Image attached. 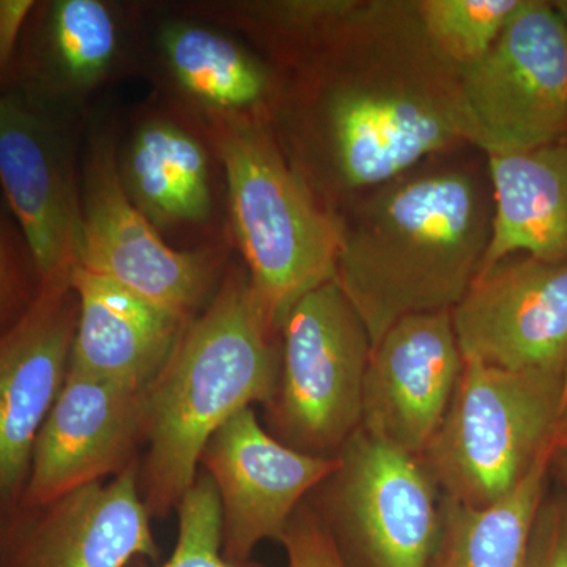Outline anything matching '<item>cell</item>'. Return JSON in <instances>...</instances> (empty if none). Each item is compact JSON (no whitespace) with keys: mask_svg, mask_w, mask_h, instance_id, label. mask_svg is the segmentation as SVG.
I'll return each instance as SVG.
<instances>
[{"mask_svg":"<svg viewBox=\"0 0 567 567\" xmlns=\"http://www.w3.org/2000/svg\"><path fill=\"white\" fill-rule=\"evenodd\" d=\"M223 164L230 223L264 315L279 331L306 293L333 281L342 221L290 162L271 123L207 117Z\"/></svg>","mask_w":567,"mask_h":567,"instance_id":"277c9868","label":"cell"},{"mask_svg":"<svg viewBox=\"0 0 567 567\" xmlns=\"http://www.w3.org/2000/svg\"><path fill=\"white\" fill-rule=\"evenodd\" d=\"M0 91H2V89H0Z\"/></svg>","mask_w":567,"mask_h":567,"instance_id":"d6a6232c","label":"cell"},{"mask_svg":"<svg viewBox=\"0 0 567 567\" xmlns=\"http://www.w3.org/2000/svg\"><path fill=\"white\" fill-rule=\"evenodd\" d=\"M338 457L311 456L275 439L254 406L230 417L208 440L199 472L221 507V548L229 561H251L265 540L281 543L293 514L334 472Z\"/></svg>","mask_w":567,"mask_h":567,"instance_id":"30bf717a","label":"cell"},{"mask_svg":"<svg viewBox=\"0 0 567 567\" xmlns=\"http://www.w3.org/2000/svg\"><path fill=\"white\" fill-rule=\"evenodd\" d=\"M464 364L451 311L399 320L372 346L360 429L402 453L423 456Z\"/></svg>","mask_w":567,"mask_h":567,"instance_id":"2e32d148","label":"cell"},{"mask_svg":"<svg viewBox=\"0 0 567 567\" xmlns=\"http://www.w3.org/2000/svg\"><path fill=\"white\" fill-rule=\"evenodd\" d=\"M39 284L28 241L11 212L0 205V333L20 319Z\"/></svg>","mask_w":567,"mask_h":567,"instance_id":"484cf974","label":"cell"},{"mask_svg":"<svg viewBox=\"0 0 567 567\" xmlns=\"http://www.w3.org/2000/svg\"><path fill=\"white\" fill-rule=\"evenodd\" d=\"M550 475L557 476L561 491L567 495V447L555 450L551 457Z\"/></svg>","mask_w":567,"mask_h":567,"instance_id":"f546056e","label":"cell"},{"mask_svg":"<svg viewBox=\"0 0 567 567\" xmlns=\"http://www.w3.org/2000/svg\"><path fill=\"white\" fill-rule=\"evenodd\" d=\"M271 123L290 162L327 205L472 147L461 70L434 50L415 2L406 0H361L282 81Z\"/></svg>","mask_w":567,"mask_h":567,"instance_id":"6da1fadb","label":"cell"},{"mask_svg":"<svg viewBox=\"0 0 567 567\" xmlns=\"http://www.w3.org/2000/svg\"><path fill=\"white\" fill-rule=\"evenodd\" d=\"M158 561L140 462L48 505L0 509V567H128Z\"/></svg>","mask_w":567,"mask_h":567,"instance_id":"8fae6325","label":"cell"},{"mask_svg":"<svg viewBox=\"0 0 567 567\" xmlns=\"http://www.w3.org/2000/svg\"><path fill=\"white\" fill-rule=\"evenodd\" d=\"M567 406V368L507 371L465 361L421 461L440 494L486 507L524 480L554 443Z\"/></svg>","mask_w":567,"mask_h":567,"instance_id":"5b68a950","label":"cell"},{"mask_svg":"<svg viewBox=\"0 0 567 567\" xmlns=\"http://www.w3.org/2000/svg\"><path fill=\"white\" fill-rule=\"evenodd\" d=\"M78 319L71 274L51 276L0 333V509L21 502L33 443L69 375Z\"/></svg>","mask_w":567,"mask_h":567,"instance_id":"5bb4252c","label":"cell"},{"mask_svg":"<svg viewBox=\"0 0 567 567\" xmlns=\"http://www.w3.org/2000/svg\"><path fill=\"white\" fill-rule=\"evenodd\" d=\"M522 567H567V495L544 496L537 509Z\"/></svg>","mask_w":567,"mask_h":567,"instance_id":"4316f807","label":"cell"},{"mask_svg":"<svg viewBox=\"0 0 567 567\" xmlns=\"http://www.w3.org/2000/svg\"><path fill=\"white\" fill-rule=\"evenodd\" d=\"M147 388L137 390L69 369L32 447L22 506H41L104 483L141 462Z\"/></svg>","mask_w":567,"mask_h":567,"instance_id":"7c38bea8","label":"cell"},{"mask_svg":"<svg viewBox=\"0 0 567 567\" xmlns=\"http://www.w3.org/2000/svg\"><path fill=\"white\" fill-rule=\"evenodd\" d=\"M440 498L420 457L360 429L308 503L344 567H427Z\"/></svg>","mask_w":567,"mask_h":567,"instance_id":"52a82bcc","label":"cell"},{"mask_svg":"<svg viewBox=\"0 0 567 567\" xmlns=\"http://www.w3.org/2000/svg\"><path fill=\"white\" fill-rule=\"evenodd\" d=\"M159 48L175 89L203 118L271 123L282 81L237 41L205 25L178 21L164 25Z\"/></svg>","mask_w":567,"mask_h":567,"instance_id":"ffe728a7","label":"cell"},{"mask_svg":"<svg viewBox=\"0 0 567 567\" xmlns=\"http://www.w3.org/2000/svg\"><path fill=\"white\" fill-rule=\"evenodd\" d=\"M486 164L494 212L477 276L513 256L567 260V137Z\"/></svg>","mask_w":567,"mask_h":567,"instance_id":"d6986e66","label":"cell"},{"mask_svg":"<svg viewBox=\"0 0 567 567\" xmlns=\"http://www.w3.org/2000/svg\"><path fill=\"white\" fill-rule=\"evenodd\" d=\"M281 363L267 431L300 453L338 457L361 427L372 342L333 281L306 293L279 328Z\"/></svg>","mask_w":567,"mask_h":567,"instance_id":"8992f818","label":"cell"},{"mask_svg":"<svg viewBox=\"0 0 567 567\" xmlns=\"http://www.w3.org/2000/svg\"><path fill=\"white\" fill-rule=\"evenodd\" d=\"M281 339L244 268L226 271L147 386L140 491L152 518L177 511L199 475L208 440L238 412L274 398Z\"/></svg>","mask_w":567,"mask_h":567,"instance_id":"3957f363","label":"cell"},{"mask_svg":"<svg viewBox=\"0 0 567 567\" xmlns=\"http://www.w3.org/2000/svg\"><path fill=\"white\" fill-rule=\"evenodd\" d=\"M465 361L507 371L567 368V260L513 256L451 309Z\"/></svg>","mask_w":567,"mask_h":567,"instance_id":"4fadbf2b","label":"cell"},{"mask_svg":"<svg viewBox=\"0 0 567 567\" xmlns=\"http://www.w3.org/2000/svg\"><path fill=\"white\" fill-rule=\"evenodd\" d=\"M554 445L555 450H559V447H567V406L565 415H563L561 421H559L557 432H555Z\"/></svg>","mask_w":567,"mask_h":567,"instance_id":"4dcf8cb0","label":"cell"},{"mask_svg":"<svg viewBox=\"0 0 567 567\" xmlns=\"http://www.w3.org/2000/svg\"><path fill=\"white\" fill-rule=\"evenodd\" d=\"M0 189L40 281L73 274L82 256V199L69 145L50 110L3 91Z\"/></svg>","mask_w":567,"mask_h":567,"instance_id":"9a60e30c","label":"cell"},{"mask_svg":"<svg viewBox=\"0 0 567 567\" xmlns=\"http://www.w3.org/2000/svg\"><path fill=\"white\" fill-rule=\"evenodd\" d=\"M435 156L353 197L334 281L372 346L406 316L451 311L480 274L492 229L487 164Z\"/></svg>","mask_w":567,"mask_h":567,"instance_id":"7a4b0ae2","label":"cell"},{"mask_svg":"<svg viewBox=\"0 0 567 567\" xmlns=\"http://www.w3.org/2000/svg\"><path fill=\"white\" fill-rule=\"evenodd\" d=\"M472 147L533 151L567 137V31L551 2L520 0L483 59L461 70Z\"/></svg>","mask_w":567,"mask_h":567,"instance_id":"ba28073f","label":"cell"},{"mask_svg":"<svg viewBox=\"0 0 567 567\" xmlns=\"http://www.w3.org/2000/svg\"><path fill=\"white\" fill-rule=\"evenodd\" d=\"M360 3L361 0H257L200 3L196 9L248 33L292 71L315 55Z\"/></svg>","mask_w":567,"mask_h":567,"instance_id":"603a6c76","label":"cell"},{"mask_svg":"<svg viewBox=\"0 0 567 567\" xmlns=\"http://www.w3.org/2000/svg\"><path fill=\"white\" fill-rule=\"evenodd\" d=\"M178 536L173 555L163 565L140 558L128 567H264L233 563L223 555L221 507L210 477L199 472L178 505Z\"/></svg>","mask_w":567,"mask_h":567,"instance_id":"d4e9b609","label":"cell"},{"mask_svg":"<svg viewBox=\"0 0 567 567\" xmlns=\"http://www.w3.org/2000/svg\"><path fill=\"white\" fill-rule=\"evenodd\" d=\"M281 544L286 548L287 567H344L308 499L293 514Z\"/></svg>","mask_w":567,"mask_h":567,"instance_id":"83f0119b","label":"cell"},{"mask_svg":"<svg viewBox=\"0 0 567 567\" xmlns=\"http://www.w3.org/2000/svg\"><path fill=\"white\" fill-rule=\"evenodd\" d=\"M37 2L0 0V89L6 84Z\"/></svg>","mask_w":567,"mask_h":567,"instance_id":"f1b7e54d","label":"cell"},{"mask_svg":"<svg viewBox=\"0 0 567 567\" xmlns=\"http://www.w3.org/2000/svg\"><path fill=\"white\" fill-rule=\"evenodd\" d=\"M118 44L117 20L102 0L37 2L6 84L17 81L13 93L51 111L99 87Z\"/></svg>","mask_w":567,"mask_h":567,"instance_id":"e0dca14e","label":"cell"},{"mask_svg":"<svg viewBox=\"0 0 567 567\" xmlns=\"http://www.w3.org/2000/svg\"><path fill=\"white\" fill-rule=\"evenodd\" d=\"M80 267L118 284L167 315L189 323L226 275L224 254L178 251L130 199L110 137L89 147L82 178Z\"/></svg>","mask_w":567,"mask_h":567,"instance_id":"9c48e42d","label":"cell"},{"mask_svg":"<svg viewBox=\"0 0 567 567\" xmlns=\"http://www.w3.org/2000/svg\"><path fill=\"white\" fill-rule=\"evenodd\" d=\"M117 159L123 188L156 229L210 218L207 148L182 123L163 115L145 118Z\"/></svg>","mask_w":567,"mask_h":567,"instance_id":"44dd1931","label":"cell"},{"mask_svg":"<svg viewBox=\"0 0 567 567\" xmlns=\"http://www.w3.org/2000/svg\"><path fill=\"white\" fill-rule=\"evenodd\" d=\"M71 284L80 301V319L70 369L145 390L188 323L85 268H74Z\"/></svg>","mask_w":567,"mask_h":567,"instance_id":"ac0fdd59","label":"cell"},{"mask_svg":"<svg viewBox=\"0 0 567 567\" xmlns=\"http://www.w3.org/2000/svg\"><path fill=\"white\" fill-rule=\"evenodd\" d=\"M555 445L494 505L473 507L440 498L439 532L427 567H522L533 522L547 494Z\"/></svg>","mask_w":567,"mask_h":567,"instance_id":"7402d4cb","label":"cell"},{"mask_svg":"<svg viewBox=\"0 0 567 567\" xmlns=\"http://www.w3.org/2000/svg\"><path fill=\"white\" fill-rule=\"evenodd\" d=\"M551 6L557 10L558 17L561 18L567 31V0H557V2H551Z\"/></svg>","mask_w":567,"mask_h":567,"instance_id":"1f68e13d","label":"cell"},{"mask_svg":"<svg viewBox=\"0 0 567 567\" xmlns=\"http://www.w3.org/2000/svg\"><path fill=\"white\" fill-rule=\"evenodd\" d=\"M520 0H416L421 28L434 50L458 70L483 59Z\"/></svg>","mask_w":567,"mask_h":567,"instance_id":"cb8c5ba5","label":"cell"}]
</instances>
